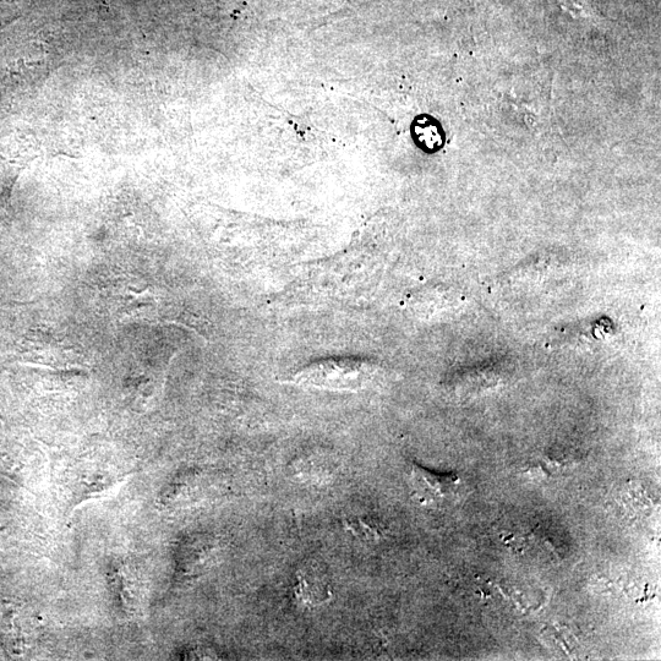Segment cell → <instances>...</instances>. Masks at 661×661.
<instances>
[{
  "label": "cell",
  "mask_w": 661,
  "mask_h": 661,
  "mask_svg": "<svg viewBox=\"0 0 661 661\" xmlns=\"http://www.w3.org/2000/svg\"><path fill=\"white\" fill-rule=\"evenodd\" d=\"M376 366L363 359L331 358L313 363L294 375V384L331 391H360L371 384Z\"/></svg>",
  "instance_id": "obj_1"
},
{
  "label": "cell",
  "mask_w": 661,
  "mask_h": 661,
  "mask_svg": "<svg viewBox=\"0 0 661 661\" xmlns=\"http://www.w3.org/2000/svg\"><path fill=\"white\" fill-rule=\"evenodd\" d=\"M411 484L414 496L425 505H441L455 496L460 485L456 473H437L413 464Z\"/></svg>",
  "instance_id": "obj_2"
}]
</instances>
